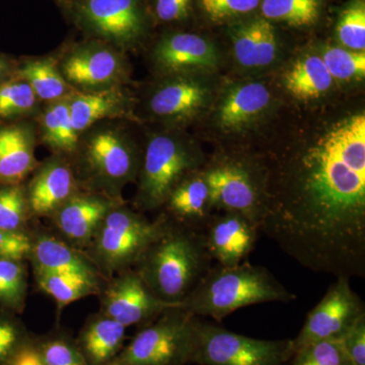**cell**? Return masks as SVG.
<instances>
[{
  "label": "cell",
  "instance_id": "6da1fadb",
  "mask_svg": "<svg viewBox=\"0 0 365 365\" xmlns=\"http://www.w3.org/2000/svg\"><path fill=\"white\" fill-rule=\"evenodd\" d=\"M259 230L309 270L365 277V116L264 163Z\"/></svg>",
  "mask_w": 365,
  "mask_h": 365
},
{
  "label": "cell",
  "instance_id": "7a4b0ae2",
  "mask_svg": "<svg viewBox=\"0 0 365 365\" xmlns=\"http://www.w3.org/2000/svg\"><path fill=\"white\" fill-rule=\"evenodd\" d=\"M165 217L162 232L148 245L133 269L158 299L181 306L210 269L212 258L203 232L182 227L165 215Z\"/></svg>",
  "mask_w": 365,
  "mask_h": 365
},
{
  "label": "cell",
  "instance_id": "3957f363",
  "mask_svg": "<svg viewBox=\"0 0 365 365\" xmlns=\"http://www.w3.org/2000/svg\"><path fill=\"white\" fill-rule=\"evenodd\" d=\"M121 121L101 122L79 135L68 158L83 191L124 200L125 187L137 181L143 155Z\"/></svg>",
  "mask_w": 365,
  "mask_h": 365
},
{
  "label": "cell",
  "instance_id": "277c9868",
  "mask_svg": "<svg viewBox=\"0 0 365 365\" xmlns=\"http://www.w3.org/2000/svg\"><path fill=\"white\" fill-rule=\"evenodd\" d=\"M297 297L263 266L241 263L210 267L181 302L182 309L198 318L220 322L237 309L265 302H294Z\"/></svg>",
  "mask_w": 365,
  "mask_h": 365
},
{
  "label": "cell",
  "instance_id": "5b68a950",
  "mask_svg": "<svg viewBox=\"0 0 365 365\" xmlns=\"http://www.w3.org/2000/svg\"><path fill=\"white\" fill-rule=\"evenodd\" d=\"M203 163L202 155L180 132L153 134L146 143L137 177L136 210L143 213L163 208L178 182Z\"/></svg>",
  "mask_w": 365,
  "mask_h": 365
},
{
  "label": "cell",
  "instance_id": "8992f818",
  "mask_svg": "<svg viewBox=\"0 0 365 365\" xmlns=\"http://www.w3.org/2000/svg\"><path fill=\"white\" fill-rule=\"evenodd\" d=\"M165 215L150 222L143 212L120 204L101 223L83 253L106 280L132 269L141 255L162 232Z\"/></svg>",
  "mask_w": 365,
  "mask_h": 365
},
{
  "label": "cell",
  "instance_id": "52a82bcc",
  "mask_svg": "<svg viewBox=\"0 0 365 365\" xmlns=\"http://www.w3.org/2000/svg\"><path fill=\"white\" fill-rule=\"evenodd\" d=\"M198 317L172 307L139 329L110 365H188L196 349Z\"/></svg>",
  "mask_w": 365,
  "mask_h": 365
},
{
  "label": "cell",
  "instance_id": "ba28073f",
  "mask_svg": "<svg viewBox=\"0 0 365 365\" xmlns=\"http://www.w3.org/2000/svg\"><path fill=\"white\" fill-rule=\"evenodd\" d=\"M63 14L86 38L123 52L143 42L151 16L146 0H71Z\"/></svg>",
  "mask_w": 365,
  "mask_h": 365
},
{
  "label": "cell",
  "instance_id": "9c48e42d",
  "mask_svg": "<svg viewBox=\"0 0 365 365\" xmlns=\"http://www.w3.org/2000/svg\"><path fill=\"white\" fill-rule=\"evenodd\" d=\"M203 172L215 210L240 213L260 228L266 201L262 160L225 155L216 158Z\"/></svg>",
  "mask_w": 365,
  "mask_h": 365
},
{
  "label": "cell",
  "instance_id": "30bf717a",
  "mask_svg": "<svg viewBox=\"0 0 365 365\" xmlns=\"http://www.w3.org/2000/svg\"><path fill=\"white\" fill-rule=\"evenodd\" d=\"M292 356V339H255L198 319L192 364L288 365Z\"/></svg>",
  "mask_w": 365,
  "mask_h": 365
},
{
  "label": "cell",
  "instance_id": "8fae6325",
  "mask_svg": "<svg viewBox=\"0 0 365 365\" xmlns=\"http://www.w3.org/2000/svg\"><path fill=\"white\" fill-rule=\"evenodd\" d=\"M59 71L78 93H93L130 83L125 52L103 41L86 38L67 44L57 54Z\"/></svg>",
  "mask_w": 365,
  "mask_h": 365
},
{
  "label": "cell",
  "instance_id": "7c38bea8",
  "mask_svg": "<svg viewBox=\"0 0 365 365\" xmlns=\"http://www.w3.org/2000/svg\"><path fill=\"white\" fill-rule=\"evenodd\" d=\"M364 314V302L350 287L349 278L337 277L307 314L299 335L292 339L294 355L304 346L319 341L340 340Z\"/></svg>",
  "mask_w": 365,
  "mask_h": 365
},
{
  "label": "cell",
  "instance_id": "4fadbf2b",
  "mask_svg": "<svg viewBox=\"0 0 365 365\" xmlns=\"http://www.w3.org/2000/svg\"><path fill=\"white\" fill-rule=\"evenodd\" d=\"M100 313L128 328L150 325L169 307V304L150 292L133 268L107 280L101 290Z\"/></svg>",
  "mask_w": 365,
  "mask_h": 365
},
{
  "label": "cell",
  "instance_id": "5bb4252c",
  "mask_svg": "<svg viewBox=\"0 0 365 365\" xmlns=\"http://www.w3.org/2000/svg\"><path fill=\"white\" fill-rule=\"evenodd\" d=\"M212 86L201 74L162 76L146 100V110L153 119L169 126L191 121L207 107Z\"/></svg>",
  "mask_w": 365,
  "mask_h": 365
},
{
  "label": "cell",
  "instance_id": "9a60e30c",
  "mask_svg": "<svg viewBox=\"0 0 365 365\" xmlns=\"http://www.w3.org/2000/svg\"><path fill=\"white\" fill-rule=\"evenodd\" d=\"M153 66L160 76L204 74L215 71L220 55L213 43L193 33L165 34L151 53Z\"/></svg>",
  "mask_w": 365,
  "mask_h": 365
},
{
  "label": "cell",
  "instance_id": "2e32d148",
  "mask_svg": "<svg viewBox=\"0 0 365 365\" xmlns=\"http://www.w3.org/2000/svg\"><path fill=\"white\" fill-rule=\"evenodd\" d=\"M25 184L31 218H50L81 191L68 158L52 155L40 162Z\"/></svg>",
  "mask_w": 365,
  "mask_h": 365
},
{
  "label": "cell",
  "instance_id": "e0dca14e",
  "mask_svg": "<svg viewBox=\"0 0 365 365\" xmlns=\"http://www.w3.org/2000/svg\"><path fill=\"white\" fill-rule=\"evenodd\" d=\"M125 203L91 193L79 191L50 217L53 227L67 244L81 251L90 245L106 215L113 208Z\"/></svg>",
  "mask_w": 365,
  "mask_h": 365
},
{
  "label": "cell",
  "instance_id": "ac0fdd59",
  "mask_svg": "<svg viewBox=\"0 0 365 365\" xmlns=\"http://www.w3.org/2000/svg\"><path fill=\"white\" fill-rule=\"evenodd\" d=\"M259 228L240 213H213L203 230L206 248L222 266H237L253 251Z\"/></svg>",
  "mask_w": 365,
  "mask_h": 365
},
{
  "label": "cell",
  "instance_id": "d6986e66",
  "mask_svg": "<svg viewBox=\"0 0 365 365\" xmlns=\"http://www.w3.org/2000/svg\"><path fill=\"white\" fill-rule=\"evenodd\" d=\"M35 120L0 122V185L21 184L39 165Z\"/></svg>",
  "mask_w": 365,
  "mask_h": 365
},
{
  "label": "cell",
  "instance_id": "ffe728a7",
  "mask_svg": "<svg viewBox=\"0 0 365 365\" xmlns=\"http://www.w3.org/2000/svg\"><path fill=\"white\" fill-rule=\"evenodd\" d=\"M68 105L72 124L78 135L101 122L136 119L135 101L126 86L93 93L74 91L68 97Z\"/></svg>",
  "mask_w": 365,
  "mask_h": 365
},
{
  "label": "cell",
  "instance_id": "44dd1931",
  "mask_svg": "<svg viewBox=\"0 0 365 365\" xmlns=\"http://www.w3.org/2000/svg\"><path fill=\"white\" fill-rule=\"evenodd\" d=\"M163 208V213L173 222L203 232L215 209L202 168L189 173L178 182Z\"/></svg>",
  "mask_w": 365,
  "mask_h": 365
},
{
  "label": "cell",
  "instance_id": "7402d4cb",
  "mask_svg": "<svg viewBox=\"0 0 365 365\" xmlns=\"http://www.w3.org/2000/svg\"><path fill=\"white\" fill-rule=\"evenodd\" d=\"M235 58L246 68H263L277 58V34L263 16L242 19L230 30Z\"/></svg>",
  "mask_w": 365,
  "mask_h": 365
},
{
  "label": "cell",
  "instance_id": "603a6c76",
  "mask_svg": "<svg viewBox=\"0 0 365 365\" xmlns=\"http://www.w3.org/2000/svg\"><path fill=\"white\" fill-rule=\"evenodd\" d=\"M264 83H242L228 88L218 103L216 121L222 130L240 131L263 116L271 103Z\"/></svg>",
  "mask_w": 365,
  "mask_h": 365
},
{
  "label": "cell",
  "instance_id": "cb8c5ba5",
  "mask_svg": "<svg viewBox=\"0 0 365 365\" xmlns=\"http://www.w3.org/2000/svg\"><path fill=\"white\" fill-rule=\"evenodd\" d=\"M32 248L28 260L33 269L79 274L93 279L104 280L93 262L81 250L67 244L60 237L47 232H33Z\"/></svg>",
  "mask_w": 365,
  "mask_h": 365
},
{
  "label": "cell",
  "instance_id": "d4e9b609",
  "mask_svg": "<svg viewBox=\"0 0 365 365\" xmlns=\"http://www.w3.org/2000/svg\"><path fill=\"white\" fill-rule=\"evenodd\" d=\"M126 327L104 314H91L76 339L88 365H110L123 350Z\"/></svg>",
  "mask_w": 365,
  "mask_h": 365
},
{
  "label": "cell",
  "instance_id": "484cf974",
  "mask_svg": "<svg viewBox=\"0 0 365 365\" xmlns=\"http://www.w3.org/2000/svg\"><path fill=\"white\" fill-rule=\"evenodd\" d=\"M35 122L38 141L49 148L52 155L67 158L73 155L79 135L72 124L68 98L43 104Z\"/></svg>",
  "mask_w": 365,
  "mask_h": 365
},
{
  "label": "cell",
  "instance_id": "4316f807",
  "mask_svg": "<svg viewBox=\"0 0 365 365\" xmlns=\"http://www.w3.org/2000/svg\"><path fill=\"white\" fill-rule=\"evenodd\" d=\"M16 76L26 81L42 104L68 98L74 93L59 71L57 55L19 62Z\"/></svg>",
  "mask_w": 365,
  "mask_h": 365
},
{
  "label": "cell",
  "instance_id": "83f0119b",
  "mask_svg": "<svg viewBox=\"0 0 365 365\" xmlns=\"http://www.w3.org/2000/svg\"><path fill=\"white\" fill-rule=\"evenodd\" d=\"M334 79L318 55L302 57L285 72L283 83L297 100H314L332 88Z\"/></svg>",
  "mask_w": 365,
  "mask_h": 365
},
{
  "label": "cell",
  "instance_id": "f1b7e54d",
  "mask_svg": "<svg viewBox=\"0 0 365 365\" xmlns=\"http://www.w3.org/2000/svg\"><path fill=\"white\" fill-rule=\"evenodd\" d=\"M36 283L56 302L58 309L83 297L98 294L107 281L93 279L79 274L52 272L33 269Z\"/></svg>",
  "mask_w": 365,
  "mask_h": 365
},
{
  "label": "cell",
  "instance_id": "f546056e",
  "mask_svg": "<svg viewBox=\"0 0 365 365\" xmlns=\"http://www.w3.org/2000/svg\"><path fill=\"white\" fill-rule=\"evenodd\" d=\"M42 105L31 86L18 76L0 85V122L35 120Z\"/></svg>",
  "mask_w": 365,
  "mask_h": 365
},
{
  "label": "cell",
  "instance_id": "4dcf8cb0",
  "mask_svg": "<svg viewBox=\"0 0 365 365\" xmlns=\"http://www.w3.org/2000/svg\"><path fill=\"white\" fill-rule=\"evenodd\" d=\"M324 0H261L262 16L266 20L295 28L311 26L318 21Z\"/></svg>",
  "mask_w": 365,
  "mask_h": 365
},
{
  "label": "cell",
  "instance_id": "1f68e13d",
  "mask_svg": "<svg viewBox=\"0 0 365 365\" xmlns=\"http://www.w3.org/2000/svg\"><path fill=\"white\" fill-rule=\"evenodd\" d=\"M28 295V271L24 260L0 259V304L20 314Z\"/></svg>",
  "mask_w": 365,
  "mask_h": 365
},
{
  "label": "cell",
  "instance_id": "d6a6232c",
  "mask_svg": "<svg viewBox=\"0 0 365 365\" xmlns=\"http://www.w3.org/2000/svg\"><path fill=\"white\" fill-rule=\"evenodd\" d=\"M31 220L25 184L0 185V228L28 232Z\"/></svg>",
  "mask_w": 365,
  "mask_h": 365
},
{
  "label": "cell",
  "instance_id": "836d02e7",
  "mask_svg": "<svg viewBox=\"0 0 365 365\" xmlns=\"http://www.w3.org/2000/svg\"><path fill=\"white\" fill-rule=\"evenodd\" d=\"M44 365H88L79 351L76 339L62 331L35 337Z\"/></svg>",
  "mask_w": 365,
  "mask_h": 365
},
{
  "label": "cell",
  "instance_id": "e575fe53",
  "mask_svg": "<svg viewBox=\"0 0 365 365\" xmlns=\"http://www.w3.org/2000/svg\"><path fill=\"white\" fill-rule=\"evenodd\" d=\"M321 58L334 81H354L364 78V52L329 45L323 48Z\"/></svg>",
  "mask_w": 365,
  "mask_h": 365
},
{
  "label": "cell",
  "instance_id": "d590c367",
  "mask_svg": "<svg viewBox=\"0 0 365 365\" xmlns=\"http://www.w3.org/2000/svg\"><path fill=\"white\" fill-rule=\"evenodd\" d=\"M338 41L346 49L355 52L365 50V2L351 0L343 9L336 28Z\"/></svg>",
  "mask_w": 365,
  "mask_h": 365
},
{
  "label": "cell",
  "instance_id": "8d00e7d4",
  "mask_svg": "<svg viewBox=\"0 0 365 365\" xmlns=\"http://www.w3.org/2000/svg\"><path fill=\"white\" fill-rule=\"evenodd\" d=\"M289 365H353L340 340H325L304 346L294 353Z\"/></svg>",
  "mask_w": 365,
  "mask_h": 365
},
{
  "label": "cell",
  "instance_id": "74e56055",
  "mask_svg": "<svg viewBox=\"0 0 365 365\" xmlns=\"http://www.w3.org/2000/svg\"><path fill=\"white\" fill-rule=\"evenodd\" d=\"M198 4L209 20L222 24L242 20L260 6L261 0H198Z\"/></svg>",
  "mask_w": 365,
  "mask_h": 365
},
{
  "label": "cell",
  "instance_id": "f35d334b",
  "mask_svg": "<svg viewBox=\"0 0 365 365\" xmlns=\"http://www.w3.org/2000/svg\"><path fill=\"white\" fill-rule=\"evenodd\" d=\"M20 319L0 314V365H6L14 353L31 339Z\"/></svg>",
  "mask_w": 365,
  "mask_h": 365
},
{
  "label": "cell",
  "instance_id": "ab89813d",
  "mask_svg": "<svg viewBox=\"0 0 365 365\" xmlns=\"http://www.w3.org/2000/svg\"><path fill=\"white\" fill-rule=\"evenodd\" d=\"M31 248V232H9L0 228V259L28 260Z\"/></svg>",
  "mask_w": 365,
  "mask_h": 365
},
{
  "label": "cell",
  "instance_id": "60d3db41",
  "mask_svg": "<svg viewBox=\"0 0 365 365\" xmlns=\"http://www.w3.org/2000/svg\"><path fill=\"white\" fill-rule=\"evenodd\" d=\"M193 0H151L150 16L158 23L174 24L186 20Z\"/></svg>",
  "mask_w": 365,
  "mask_h": 365
},
{
  "label": "cell",
  "instance_id": "b9f144b4",
  "mask_svg": "<svg viewBox=\"0 0 365 365\" xmlns=\"http://www.w3.org/2000/svg\"><path fill=\"white\" fill-rule=\"evenodd\" d=\"M353 365H365V314L340 339Z\"/></svg>",
  "mask_w": 365,
  "mask_h": 365
},
{
  "label": "cell",
  "instance_id": "7bdbcfd3",
  "mask_svg": "<svg viewBox=\"0 0 365 365\" xmlns=\"http://www.w3.org/2000/svg\"><path fill=\"white\" fill-rule=\"evenodd\" d=\"M6 365H44L38 351L35 337H31L28 342L21 346Z\"/></svg>",
  "mask_w": 365,
  "mask_h": 365
},
{
  "label": "cell",
  "instance_id": "ee69618b",
  "mask_svg": "<svg viewBox=\"0 0 365 365\" xmlns=\"http://www.w3.org/2000/svg\"><path fill=\"white\" fill-rule=\"evenodd\" d=\"M19 62L0 53V85L16 76Z\"/></svg>",
  "mask_w": 365,
  "mask_h": 365
},
{
  "label": "cell",
  "instance_id": "f6af8a7d",
  "mask_svg": "<svg viewBox=\"0 0 365 365\" xmlns=\"http://www.w3.org/2000/svg\"><path fill=\"white\" fill-rule=\"evenodd\" d=\"M54 1L56 2L57 6H58L64 13V11H66L67 6H68V4L71 0H54Z\"/></svg>",
  "mask_w": 365,
  "mask_h": 365
}]
</instances>
